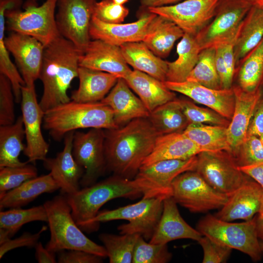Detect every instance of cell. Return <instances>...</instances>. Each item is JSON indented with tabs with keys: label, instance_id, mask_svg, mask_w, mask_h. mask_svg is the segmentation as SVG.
Segmentation results:
<instances>
[{
	"label": "cell",
	"instance_id": "cell-29",
	"mask_svg": "<svg viewBox=\"0 0 263 263\" xmlns=\"http://www.w3.org/2000/svg\"><path fill=\"white\" fill-rule=\"evenodd\" d=\"M120 47L126 62L134 70L161 81L166 80L168 61L154 54L143 41L125 43Z\"/></svg>",
	"mask_w": 263,
	"mask_h": 263
},
{
	"label": "cell",
	"instance_id": "cell-4",
	"mask_svg": "<svg viewBox=\"0 0 263 263\" xmlns=\"http://www.w3.org/2000/svg\"><path fill=\"white\" fill-rule=\"evenodd\" d=\"M42 127L56 141L69 132L86 128H118L112 109L101 102L80 103L71 100L44 112Z\"/></svg>",
	"mask_w": 263,
	"mask_h": 263
},
{
	"label": "cell",
	"instance_id": "cell-21",
	"mask_svg": "<svg viewBox=\"0 0 263 263\" xmlns=\"http://www.w3.org/2000/svg\"><path fill=\"white\" fill-rule=\"evenodd\" d=\"M235 106L233 116L227 127L228 141L232 151L246 138L250 122L260 99L263 96V86L248 92L237 85H233Z\"/></svg>",
	"mask_w": 263,
	"mask_h": 263
},
{
	"label": "cell",
	"instance_id": "cell-42",
	"mask_svg": "<svg viewBox=\"0 0 263 263\" xmlns=\"http://www.w3.org/2000/svg\"><path fill=\"white\" fill-rule=\"evenodd\" d=\"M238 34L214 47L215 65L222 89H229L233 85L236 70L234 46Z\"/></svg>",
	"mask_w": 263,
	"mask_h": 263
},
{
	"label": "cell",
	"instance_id": "cell-14",
	"mask_svg": "<svg viewBox=\"0 0 263 263\" xmlns=\"http://www.w3.org/2000/svg\"><path fill=\"white\" fill-rule=\"evenodd\" d=\"M20 104L26 143L23 153L29 163L43 161L50 146L42 132L44 112L38 101L35 86L22 87Z\"/></svg>",
	"mask_w": 263,
	"mask_h": 263
},
{
	"label": "cell",
	"instance_id": "cell-47",
	"mask_svg": "<svg viewBox=\"0 0 263 263\" xmlns=\"http://www.w3.org/2000/svg\"><path fill=\"white\" fill-rule=\"evenodd\" d=\"M15 98L9 79L0 74V125L13 124L15 121Z\"/></svg>",
	"mask_w": 263,
	"mask_h": 263
},
{
	"label": "cell",
	"instance_id": "cell-53",
	"mask_svg": "<svg viewBox=\"0 0 263 263\" xmlns=\"http://www.w3.org/2000/svg\"><path fill=\"white\" fill-rule=\"evenodd\" d=\"M238 168L244 173L254 179L263 188V162Z\"/></svg>",
	"mask_w": 263,
	"mask_h": 263
},
{
	"label": "cell",
	"instance_id": "cell-44",
	"mask_svg": "<svg viewBox=\"0 0 263 263\" xmlns=\"http://www.w3.org/2000/svg\"><path fill=\"white\" fill-rule=\"evenodd\" d=\"M178 100L189 124L200 123L227 127L230 123V120L210 108L199 107L187 99Z\"/></svg>",
	"mask_w": 263,
	"mask_h": 263
},
{
	"label": "cell",
	"instance_id": "cell-19",
	"mask_svg": "<svg viewBox=\"0 0 263 263\" xmlns=\"http://www.w3.org/2000/svg\"><path fill=\"white\" fill-rule=\"evenodd\" d=\"M164 83L170 90L182 94L231 119L235 106L232 87L229 89H213L188 80L181 82L165 81Z\"/></svg>",
	"mask_w": 263,
	"mask_h": 263
},
{
	"label": "cell",
	"instance_id": "cell-48",
	"mask_svg": "<svg viewBox=\"0 0 263 263\" xmlns=\"http://www.w3.org/2000/svg\"><path fill=\"white\" fill-rule=\"evenodd\" d=\"M129 10L124 5L111 0H101L95 3L93 17L104 22L121 23L128 15Z\"/></svg>",
	"mask_w": 263,
	"mask_h": 263
},
{
	"label": "cell",
	"instance_id": "cell-15",
	"mask_svg": "<svg viewBox=\"0 0 263 263\" xmlns=\"http://www.w3.org/2000/svg\"><path fill=\"white\" fill-rule=\"evenodd\" d=\"M219 1L185 0L172 5L147 9L173 21L184 33L196 36L213 19Z\"/></svg>",
	"mask_w": 263,
	"mask_h": 263
},
{
	"label": "cell",
	"instance_id": "cell-41",
	"mask_svg": "<svg viewBox=\"0 0 263 263\" xmlns=\"http://www.w3.org/2000/svg\"><path fill=\"white\" fill-rule=\"evenodd\" d=\"M215 56V47L201 50L198 61L187 80L196 82L211 89H222L216 67Z\"/></svg>",
	"mask_w": 263,
	"mask_h": 263
},
{
	"label": "cell",
	"instance_id": "cell-17",
	"mask_svg": "<svg viewBox=\"0 0 263 263\" xmlns=\"http://www.w3.org/2000/svg\"><path fill=\"white\" fill-rule=\"evenodd\" d=\"M156 16L148 10L135 21L117 24L105 23L93 17L90 36L93 39L101 40L118 46L127 43L142 41Z\"/></svg>",
	"mask_w": 263,
	"mask_h": 263
},
{
	"label": "cell",
	"instance_id": "cell-30",
	"mask_svg": "<svg viewBox=\"0 0 263 263\" xmlns=\"http://www.w3.org/2000/svg\"><path fill=\"white\" fill-rule=\"evenodd\" d=\"M59 188L50 173L37 176L0 196V209L21 207L42 194L52 193Z\"/></svg>",
	"mask_w": 263,
	"mask_h": 263
},
{
	"label": "cell",
	"instance_id": "cell-24",
	"mask_svg": "<svg viewBox=\"0 0 263 263\" xmlns=\"http://www.w3.org/2000/svg\"><path fill=\"white\" fill-rule=\"evenodd\" d=\"M113 110L114 120L119 127L138 118H148L150 112L136 96L123 78H119L107 96L100 101Z\"/></svg>",
	"mask_w": 263,
	"mask_h": 263
},
{
	"label": "cell",
	"instance_id": "cell-50",
	"mask_svg": "<svg viewBox=\"0 0 263 263\" xmlns=\"http://www.w3.org/2000/svg\"><path fill=\"white\" fill-rule=\"evenodd\" d=\"M47 229L46 226L43 225L38 232L31 233L24 232L20 236L10 239L5 242L0 244V259L8 251L21 247H35L39 242L41 234Z\"/></svg>",
	"mask_w": 263,
	"mask_h": 263
},
{
	"label": "cell",
	"instance_id": "cell-32",
	"mask_svg": "<svg viewBox=\"0 0 263 263\" xmlns=\"http://www.w3.org/2000/svg\"><path fill=\"white\" fill-rule=\"evenodd\" d=\"M263 38V9L253 5L242 22L234 44L236 68Z\"/></svg>",
	"mask_w": 263,
	"mask_h": 263
},
{
	"label": "cell",
	"instance_id": "cell-26",
	"mask_svg": "<svg viewBox=\"0 0 263 263\" xmlns=\"http://www.w3.org/2000/svg\"><path fill=\"white\" fill-rule=\"evenodd\" d=\"M197 162V155L186 159L160 160L142 166L136 176L148 180L172 196L173 180L185 172L195 170Z\"/></svg>",
	"mask_w": 263,
	"mask_h": 263
},
{
	"label": "cell",
	"instance_id": "cell-55",
	"mask_svg": "<svg viewBox=\"0 0 263 263\" xmlns=\"http://www.w3.org/2000/svg\"><path fill=\"white\" fill-rule=\"evenodd\" d=\"M181 0H141V3L143 7L148 8L149 7L166 6Z\"/></svg>",
	"mask_w": 263,
	"mask_h": 263
},
{
	"label": "cell",
	"instance_id": "cell-2",
	"mask_svg": "<svg viewBox=\"0 0 263 263\" xmlns=\"http://www.w3.org/2000/svg\"><path fill=\"white\" fill-rule=\"evenodd\" d=\"M65 195L77 225L82 231L89 233L94 231L92 220L100 208L111 200L121 197L134 200L141 196H169L144 178L136 176L128 179L113 174L74 193Z\"/></svg>",
	"mask_w": 263,
	"mask_h": 263
},
{
	"label": "cell",
	"instance_id": "cell-45",
	"mask_svg": "<svg viewBox=\"0 0 263 263\" xmlns=\"http://www.w3.org/2000/svg\"><path fill=\"white\" fill-rule=\"evenodd\" d=\"M29 163L21 166L0 168V196L38 176L37 169Z\"/></svg>",
	"mask_w": 263,
	"mask_h": 263
},
{
	"label": "cell",
	"instance_id": "cell-60",
	"mask_svg": "<svg viewBox=\"0 0 263 263\" xmlns=\"http://www.w3.org/2000/svg\"><path fill=\"white\" fill-rule=\"evenodd\" d=\"M260 243L262 255L263 256V241H260Z\"/></svg>",
	"mask_w": 263,
	"mask_h": 263
},
{
	"label": "cell",
	"instance_id": "cell-40",
	"mask_svg": "<svg viewBox=\"0 0 263 263\" xmlns=\"http://www.w3.org/2000/svg\"><path fill=\"white\" fill-rule=\"evenodd\" d=\"M139 236L136 234L117 235L103 233L99 234L98 238L103 244L110 263H131Z\"/></svg>",
	"mask_w": 263,
	"mask_h": 263
},
{
	"label": "cell",
	"instance_id": "cell-62",
	"mask_svg": "<svg viewBox=\"0 0 263 263\" xmlns=\"http://www.w3.org/2000/svg\"></svg>",
	"mask_w": 263,
	"mask_h": 263
},
{
	"label": "cell",
	"instance_id": "cell-58",
	"mask_svg": "<svg viewBox=\"0 0 263 263\" xmlns=\"http://www.w3.org/2000/svg\"><path fill=\"white\" fill-rule=\"evenodd\" d=\"M112 0V1H113V2L115 3L121 4V5H124L125 3H127L130 0Z\"/></svg>",
	"mask_w": 263,
	"mask_h": 263
},
{
	"label": "cell",
	"instance_id": "cell-28",
	"mask_svg": "<svg viewBox=\"0 0 263 263\" xmlns=\"http://www.w3.org/2000/svg\"><path fill=\"white\" fill-rule=\"evenodd\" d=\"M201 150L182 132L159 135L153 149L142 166L167 159H186L197 155Z\"/></svg>",
	"mask_w": 263,
	"mask_h": 263
},
{
	"label": "cell",
	"instance_id": "cell-6",
	"mask_svg": "<svg viewBox=\"0 0 263 263\" xmlns=\"http://www.w3.org/2000/svg\"><path fill=\"white\" fill-rule=\"evenodd\" d=\"M167 197H142L141 200L133 204L113 210L99 211L92 220L94 231L99 227L100 223L117 220H125L128 223L119 225L120 234H138L146 240H150L161 217L164 200Z\"/></svg>",
	"mask_w": 263,
	"mask_h": 263
},
{
	"label": "cell",
	"instance_id": "cell-7",
	"mask_svg": "<svg viewBox=\"0 0 263 263\" xmlns=\"http://www.w3.org/2000/svg\"><path fill=\"white\" fill-rule=\"evenodd\" d=\"M196 229L214 241L247 254L258 262L263 256L257 235L256 216L242 223L222 220L208 214L198 223Z\"/></svg>",
	"mask_w": 263,
	"mask_h": 263
},
{
	"label": "cell",
	"instance_id": "cell-8",
	"mask_svg": "<svg viewBox=\"0 0 263 263\" xmlns=\"http://www.w3.org/2000/svg\"><path fill=\"white\" fill-rule=\"evenodd\" d=\"M57 0H46L39 6L34 1H29L24 5L23 10L19 8L7 10L6 28L31 36L45 47L60 36L55 15Z\"/></svg>",
	"mask_w": 263,
	"mask_h": 263
},
{
	"label": "cell",
	"instance_id": "cell-13",
	"mask_svg": "<svg viewBox=\"0 0 263 263\" xmlns=\"http://www.w3.org/2000/svg\"><path fill=\"white\" fill-rule=\"evenodd\" d=\"M96 0H58L56 20L60 35L82 52L91 41L89 29Z\"/></svg>",
	"mask_w": 263,
	"mask_h": 263
},
{
	"label": "cell",
	"instance_id": "cell-57",
	"mask_svg": "<svg viewBox=\"0 0 263 263\" xmlns=\"http://www.w3.org/2000/svg\"><path fill=\"white\" fill-rule=\"evenodd\" d=\"M252 5L263 8V0H248Z\"/></svg>",
	"mask_w": 263,
	"mask_h": 263
},
{
	"label": "cell",
	"instance_id": "cell-59",
	"mask_svg": "<svg viewBox=\"0 0 263 263\" xmlns=\"http://www.w3.org/2000/svg\"><path fill=\"white\" fill-rule=\"evenodd\" d=\"M258 215L261 216H263V194L261 199V206Z\"/></svg>",
	"mask_w": 263,
	"mask_h": 263
},
{
	"label": "cell",
	"instance_id": "cell-34",
	"mask_svg": "<svg viewBox=\"0 0 263 263\" xmlns=\"http://www.w3.org/2000/svg\"><path fill=\"white\" fill-rule=\"evenodd\" d=\"M25 132L22 118L18 117L12 124L0 127V168L18 167L29 162H22L19 156L23 151Z\"/></svg>",
	"mask_w": 263,
	"mask_h": 263
},
{
	"label": "cell",
	"instance_id": "cell-49",
	"mask_svg": "<svg viewBox=\"0 0 263 263\" xmlns=\"http://www.w3.org/2000/svg\"><path fill=\"white\" fill-rule=\"evenodd\" d=\"M198 242L203 250V263H225L232 249L205 236H202Z\"/></svg>",
	"mask_w": 263,
	"mask_h": 263
},
{
	"label": "cell",
	"instance_id": "cell-39",
	"mask_svg": "<svg viewBox=\"0 0 263 263\" xmlns=\"http://www.w3.org/2000/svg\"><path fill=\"white\" fill-rule=\"evenodd\" d=\"M235 75L236 85L244 90L252 92L262 87L263 38L240 63L236 68Z\"/></svg>",
	"mask_w": 263,
	"mask_h": 263
},
{
	"label": "cell",
	"instance_id": "cell-18",
	"mask_svg": "<svg viewBox=\"0 0 263 263\" xmlns=\"http://www.w3.org/2000/svg\"><path fill=\"white\" fill-rule=\"evenodd\" d=\"M75 132L67 133L64 137L63 150L53 158H46L44 168L50 171L54 180L64 194L74 193L80 189V181L84 169L75 160L72 153Z\"/></svg>",
	"mask_w": 263,
	"mask_h": 263
},
{
	"label": "cell",
	"instance_id": "cell-52",
	"mask_svg": "<svg viewBox=\"0 0 263 263\" xmlns=\"http://www.w3.org/2000/svg\"><path fill=\"white\" fill-rule=\"evenodd\" d=\"M263 135V96L260 99L250 122L247 136Z\"/></svg>",
	"mask_w": 263,
	"mask_h": 263
},
{
	"label": "cell",
	"instance_id": "cell-37",
	"mask_svg": "<svg viewBox=\"0 0 263 263\" xmlns=\"http://www.w3.org/2000/svg\"><path fill=\"white\" fill-rule=\"evenodd\" d=\"M34 221L48 222L43 205L27 209L11 208L0 212V244L11 239L25 224Z\"/></svg>",
	"mask_w": 263,
	"mask_h": 263
},
{
	"label": "cell",
	"instance_id": "cell-38",
	"mask_svg": "<svg viewBox=\"0 0 263 263\" xmlns=\"http://www.w3.org/2000/svg\"><path fill=\"white\" fill-rule=\"evenodd\" d=\"M148 118L160 135L182 132L189 124L176 98L154 109Z\"/></svg>",
	"mask_w": 263,
	"mask_h": 263
},
{
	"label": "cell",
	"instance_id": "cell-61",
	"mask_svg": "<svg viewBox=\"0 0 263 263\" xmlns=\"http://www.w3.org/2000/svg\"><path fill=\"white\" fill-rule=\"evenodd\" d=\"M259 138H260V140L261 141L262 144L263 146V135L259 137Z\"/></svg>",
	"mask_w": 263,
	"mask_h": 263
},
{
	"label": "cell",
	"instance_id": "cell-35",
	"mask_svg": "<svg viewBox=\"0 0 263 263\" xmlns=\"http://www.w3.org/2000/svg\"><path fill=\"white\" fill-rule=\"evenodd\" d=\"M21 3V0H0V74L10 81L16 103L21 101V88L25 84L20 73L11 61L10 53L5 45V13L7 10L18 8Z\"/></svg>",
	"mask_w": 263,
	"mask_h": 263
},
{
	"label": "cell",
	"instance_id": "cell-27",
	"mask_svg": "<svg viewBox=\"0 0 263 263\" xmlns=\"http://www.w3.org/2000/svg\"><path fill=\"white\" fill-rule=\"evenodd\" d=\"M124 79L150 113L176 98L174 92L169 89L163 81L140 71L132 70Z\"/></svg>",
	"mask_w": 263,
	"mask_h": 263
},
{
	"label": "cell",
	"instance_id": "cell-20",
	"mask_svg": "<svg viewBox=\"0 0 263 263\" xmlns=\"http://www.w3.org/2000/svg\"><path fill=\"white\" fill-rule=\"evenodd\" d=\"M79 66L107 72L123 78L132 71L120 46L99 39L90 41L80 57Z\"/></svg>",
	"mask_w": 263,
	"mask_h": 263
},
{
	"label": "cell",
	"instance_id": "cell-33",
	"mask_svg": "<svg viewBox=\"0 0 263 263\" xmlns=\"http://www.w3.org/2000/svg\"><path fill=\"white\" fill-rule=\"evenodd\" d=\"M201 51L196 36L185 33L176 47L177 58L168 62L166 81L181 82L187 80L198 61Z\"/></svg>",
	"mask_w": 263,
	"mask_h": 263
},
{
	"label": "cell",
	"instance_id": "cell-23",
	"mask_svg": "<svg viewBox=\"0 0 263 263\" xmlns=\"http://www.w3.org/2000/svg\"><path fill=\"white\" fill-rule=\"evenodd\" d=\"M172 196L163 202V212L156 228L149 242L154 244H167L173 240L189 239L198 241L203 236L189 225L182 217Z\"/></svg>",
	"mask_w": 263,
	"mask_h": 263
},
{
	"label": "cell",
	"instance_id": "cell-5",
	"mask_svg": "<svg viewBox=\"0 0 263 263\" xmlns=\"http://www.w3.org/2000/svg\"><path fill=\"white\" fill-rule=\"evenodd\" d=\"M50 238L45 247L56 253L62 250H80L107 257L104 246L90 240L78 226L72 215V209L65 194L46 201Z\"/></svg>",
	"mask_w": 263,
	"mask_h": 263
},
{
	"label": "cell",
	"instance_id": "cell-31",
	"mask_svg": "<svg viewBox=\"0 0 263 263\" xmlns=\"http://www.w3.org/2000/svg\"><path fill=\"white\" fill-rule=\"evenodd\" d=\"M184 33L173 21L156 15L142 41L154 54L163 58L168 57L176 41Z\"/></svg>",
	"mask_w": 263,
	"mask_h": 263
},
{
	"label": "cell",
	"instance_id": "cell-56",
	"mask_svg": "<svg viewBox=\"0 0 263 263\" xmlns=\"http://www.w3.org/2000/svg\"><path fill=\"white\" fill-rule=\"evenodd\" d=\"M256 225L258 238L263 241V216H256Z\"/></svg>",
	"mask_w": 263,
	"mask_h": 263
},
{
	"label": "cell",
	"instance_id": "cell-10",
	"mask_svg": "<svg viewBox=\"0 0 263 263\" xmlns=\"http://www.w3.org/2000/svg\"><path fill=\"white\" fill-rule=\"evenodd\" d=\"M197 157L195 170L213 188L228 196L249 180L226 150L202 151Z\"/></svg>",
	"mask_w": 263,
	"mask_h": 263
},
{
	"label": "cell",
	"instance_id": "cell-1",
	"mask_svg": "<svg viewBox=\"0 0 263 263\" xmlns=\"http://www.w3.org/2000/svg\"><path fill=\"white\" fill-rule=\"evenodd\" d=\"M104 132L107 171L128 179L135 178L161 135L148 118H136Z\"/></svg>",
	"mask_w": 263,
	"mask_h": 263
},
{
	"label": "cell",
	"instance_id": "cell-11",
	"mask_svg": "<svg viewBox=\"0 0 263 263\" xmlns=\"http://www.w3.org/2000/svg\"><path fill=\"white\" fill-rule=\"evenodd\" d=\"M252 6L248 0H220L213 19L196 36L201 50L237 35Z\"/></svg>",
	"mask_w": 263,
	"mask_h": 263
},
{
	"label": "cell",
	"instance_id": "cell-22",
	"mask_svg": "<svg viewBox=\"0 0 263 263\" xmlns=\"http://www.w3.org/2000/svg\"><path fill=\"white\" fill-rule=\"evenodd\" d=\"M263 194L262 187L249 179L228 196L226 203L215 216L227 222L250 220L259 213Z\"/></svg>",
	"mask_w": 263,
	"mask_h": 263
},
{
	"label": "cell",
	"instance_id": "cell-16",
	"mask_svg": "<svg viewBox=\"0 0 263 263\" xmlns=\"http://www.w3.org/2000/svg\"><path fill=\"white\" fill-rule=\"evenodd\" d=\"M4 43L15 58L25 86H35L39 78L45 46L31 36L14 32L5 37Z\"/></svg>",
	"mask_w": 263,
	"mask_h": 263
},
{
	"label": "cell",
	"instance_id": "cell-54",
	"mask_svg": "<svg viewBox=\"0 0 263 263\" xmlns=\"http://www.w3.org/2000/svg\"><path fill=\"white\" fill-rule=\"evenodd\" d=\"M35 257L38 263H55L56 253L51 252L44 247L42 243L38 242L35 247Z\"/></svg>",
	"mask_w": 263,
	"mask_h": 263
},
{
	"label": "cell",
	"instance_id": "cell-3",
	"mask_svg": "<svg viewBox=\"0 0 263 263\" xmlns=\"http://www.w3.org/2000/svg\"><path fill=\"white\" fill-rule=\"evenodd\" d=\"M82 53L61 36L45 47L39 76L43 85L39 104L44 112L71 100L67 92L73 79L78 77Z\"/></svg>",
	"mask_w": 263,
	"mask_h": 263
},
{
	"label": "cell",
	"instance_id": "cell-51",
	"mask_svg": "<svg viewBox=\"0 0 263 263\" xmlns=\"http://www.w3.org/2000/svg\"><path fill=\"white\" fill-rule=\"evenodd\" d=\"M103 258L83 250H68L59 252V263H101Z\"/></svg>",
	"mask_w": 263,
	"mask_h": 263
},
{
	"label": "cell",
	"instance_id": "cell-25",
	"mask_svg": "<svg viewBox=\"0 0 263 263\" xmlns=\"http://www.w3.org/2000/svg\"><path fill=\"white\" fill-rule=\"evenodd\" d=\"M79 85L70 98L80 103L101 101L116 84L119 77L107 72L79 66Z\"/></svg>",
	"mask_w": 263,
	"mask_h": 263
},
{
	"label": "cell",
	"instance_id": "cell-9",
	"mask_svg": "<svg viewBox=\"0 0 263 263\" xmlns=\"http://www.w3.org/2000/svg\"><path fill=\"white\" fill-rule=\"evenodd\" d=\"M172 197L181 206L192 212H205L221 208L228 196L209 185L195 170L188 171L172 182Z\"/></svg>",
	"mask_w": 263,
	"mask_h": 263
},
{
	"label": "cell",
	"instance_id": "cell-36",
	"mask_svg": "<svg viewBox=\"0 0 263 263\" xmlns=\"http://www.w3.org/2000/svg\"><path fill=\"white\" fill-rule=\"evenodd\" d=\"M202 151L226 150L231 149L228 141L227 127L200 123L189 124L183 132Z\"/></svg>",
	"mask_w": 263,
	"mask_h": 263
},
{
	"label": "cell",
	"instance_id": "cell-12",
	"mask_svg": "<svg viewBox=\"0 0 263 263\" xmlns=\"http://www.w3.org/2000/svg\"><path fill=\"white\" fill-rule=\"evenodd\" d=\"M104 142V129L75 132L72 153L76 162L84 169L80 181L83 188L95 183L107 171Z\"/></svg>",
	"mask_w": 263,
	"mask_h": 263
},
{
	"label": "cell",
	"instance_id": "cell-43",
	"mask_svg": "<svg viewBox=\"0 0 263 263\" xmlns=\"http://www.w3.org/2000/svg\"><path fill=\"white\" fill-rule=\"evenodd\" d=\"M172 258L167 244L148 243L141 236L137 239L134 249L133 263H167Z\"/></svg>",
	"mask_w": 263,
	"mask_h": 263
},
{
	"label": "cell",
	"instance_id": "cell-46",
	"mask_svg": "<svg viewBox=\"0 0 263 263\" xmlns=\"http://www.w3.org/2000/svg\"><path fill=\"white\" fill-rule=\"evenodd\" d=\"M229 153L238 167L263 162V146L259 137L256 136H247L240 145Z\"/></svg>",
	"mask_w": 263,
	"mask_h": 263
}]
</instances>
